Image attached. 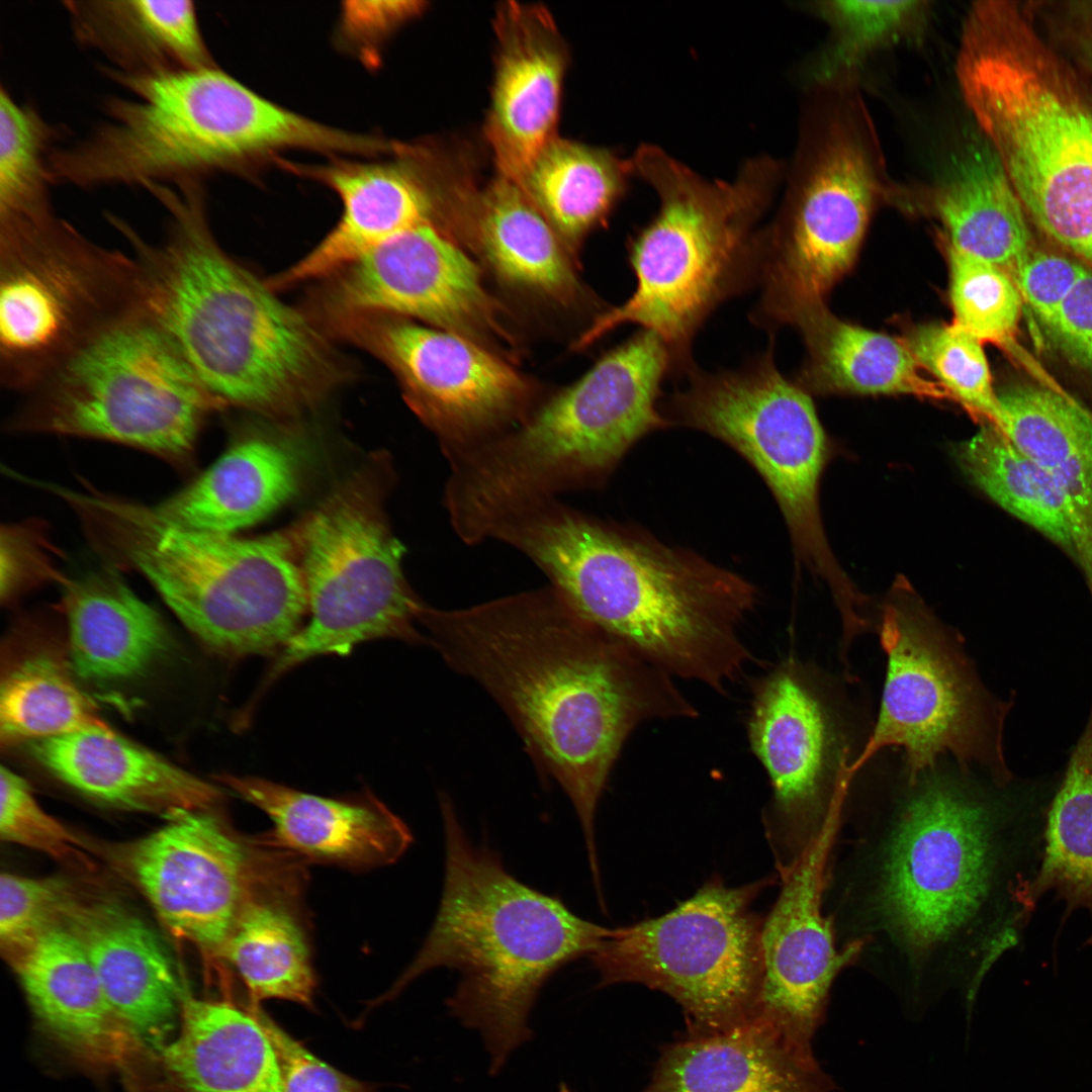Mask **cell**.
Listing matches in <instances>:
<instances>
[{
  "mask_svg": "<svg viewBox=\"0 0 1092 1092\" xmlns=\"http://www.w3.org/2000/svg\"><path fill=\"white\" fill-rule=\"evenodd\" d=\"M886 793L846 796L833 830L824 909L837 944L909 1005L954 991L971 1010L1024 939L1051 804L937 765Z\"/></svg>",
  "mask_w": 1092,
  "mask_h": 1092,
  "instance_id": "obj_1",
  "label": "cell"
},
{
  "mask_svg": "<svg viewBox=\"0 0 1092 1092\" xmlns=\"http://www.w3.org/2000/svg\"><path fill=\"white\" fill-rule=\"evenodd\" d=\"M420 622L447 665L490 694L568 796L597 868L596 811L627 738L646 721L698 716L673 676L551 585L462 609L426 606Z\"/></svg>",
  "mask_w": 1092,
  "mask_h": 1092,
  "instance_id": "obj_2",
  "label": "cell"
},
{
  "mask_svg": "<svg viewBox=\"0 0 1092 1092\" xmlns=\"http://www.w3.org/2000/svg\"><path fill=\"white\" fill-rule=\"evenodd\" d=\"M487 539L523 553L578 614L673 677L725 693L752 659L740 631L758 589L695 551L558 497L507 508Z\"/></svg>",
  "mask_w": 1092,
  "mask_h": 1092,
  "instance_id": "obj_3",
  "label": "cell"
},
{
  "mask_svg": "<svg viewBox=\"0 0 1092 1092\" xmlns=\"http://www.w3.org/2000/svg\"><path fill=\"white\" fill-rule=\"evenodd\" d=\"M168 213L161 243L121 218L142 277L144 304L222 405L284 415L314 400L338 374L322 334L230 258L208 225L200 181L156 184Z\"/></svg>",
  "mask_w": 1092,
  "mask_h": 1092,
  "instance_id": "obj_4",
  "label": "cell"
},
{
  "mask_svg": "<svg viewBox=\"0 0 1092 1092\" xmlns=\"http://www.w3.org/2000/svg\"><path fill=\"white\" fill-rule=\"evenodd\" d=\"M444 887L421 949L372 1008L435 968L459 973L450 1012L477 1030L496 1073L530 1037L528 1018L545 982L566 964L594 953L614 928L574 914L558 897L511 875L487 846L473 845L442 794Z\"/></svg>",
  "mask_w": 1092,
  "mask_h": 1092,
  "instance_id": "obj_5",
  "label": "cell"
},
{
  "mask_svg": "<svg viewBox=\"0 0 1092 1092\" xmlns=\"http://www.w3.org/2000/svg\"><path fill=\"white\" fill-rule=\"evenodd\" d=\"M74 514L107 566L143 575L210 650L266 653L300 629L307 596L299 526L252 539L199 531L96 488Z\"/></svg>",
  "mask_w": 1092,
  "mask_h": 1092,
  "instance_id": "obj_6",
  "label": "cell"
},
{
  "mask_svg": "<svg viewBox=\"0 0 1092 1092\" xmlns=\"http://www.w3.org/2000/svg\"><path fill=\"white\" fill-rule=\"evenodd\" d=\"M956 72L1027 217L1092 269V99L1076 75L1018 9L970 25Z\"/></svg>",
  "mask_w": 1092,
  "mask_h": 1092,
  "instance_id": "obj_7",
  "label": "cell"
},
{
  "mask_svg": "<svg viewBox=\"0 0 1092 1092\" xmlns=\"http://www.w3.org/2000/svg\"><path fill=\"white\" fill-rule=\"evenodd\" d=\"M629 172L654 188V219L632 240L637 278L631 297L602 313L580 335L583 349L623 324H638L668 348L673 368L693 366L691 342L724 300L758 282L760 229L783 168L763 156L743 164L730 182L703 178L656 146L643 145Z\"/></svg>",
  "mask_w": 1092,
  "mask_h": 1092,
  "instance_id": "obj_8",
  "label": "cell"
},
{
  "mask_svg": "<svg viewBox=\"0 0 1092 1092\" xmlns=\"http://www.w3.org/2000/svg\"><path fill=\"white\" fill-rule=\"evenodd\" d=\"M103 72L126 92L105 119L51 157L54 183L81 189L200 180L252 157L312 149L317 123L259 95L216 66L155 74Z\"/></svg>",
  "mask_w": 1092,
  "mask_h": 1092,
  "instance_id": "obj_9",
  "label": "cell"
},
{
  "mask_svg": "<svg viewBox=\"0 0 1092 1092\" xmlns=\"http://www.w3.org/2000/svg\"><path fill=\"white\" fill-rule=\"evenodd\" d=\"M670 352L643 330L518 427L458 455L454 493L475 515L602 485L643 437L670 426L658 403Z\"/></svg>",
  "mask_w": 1092,
  "mask_h": 1092,
  "instance_id": "obj_10",
  "label": "cell"
},
{
  "mask_svg": "<svg viewBox=\"0 0 1092 1092\" xmlns=\"http://www.w3.org/2000/svg\"><path fill=\"white\" fill-rule=\"evenodd\" d=\"M780 216L760 231L753 312L759 324H791L855 262L878 202L891 201L874 122L861 97L823 98L808 114Z\"/></svg>",
  "mask_w": 1092,
  "mask_h": 1092,
  "instance_id": "obj_11",
  "label": "cell"
},
{
  "mask_svg": "<svg viewBox=\"0 0 1092 1092\" xmlns=\"http://www.w3.org/2000/svg\"><path fill=\"white\" fill-rule=\"evenodd\" d=\"M24 395L10 432L109 441L176 466L190 462L203 422L223 406L145 306L96 334Z\"/></svg>",
  "mask_w": 1092,
  "mask_h": 1092,
  "instance_id": "obj_12",
  "label": "cell"
},
{
  "mask_svg": "<svg viewBox=\"0 0 1092 1092\" xmlns=\"http://www.w3.org/2000/svg\"><path fill=\"white\" fill-rule=\"evenodd\" d=\"M688 385L663 412L670 425L702 431L734 449L763 479L788 527L797 558L823 579L840 615L864 597L837 563L819 508L826 434L809 394L778 370L766 351L736 371H687Z\"/></svg>",
  "mask_w": 1092,
  "mask_h": 1092,
  "instance_id": "obj_13",
  "label": "cell"
},
{
  "mask_svg": "<svg viewBox=\"0 0 1092 1092\" xmlns=\"http://www.w3.org/2000/svg\"><path fill=\"white\" fill-rule=\"evenodd\" d=\"M144 306L139 263L57 214L0 223V380L26 393L106 327Z\"/></svg>",
  "mask_w": 1092,
  "mask_h": 1092,
  "instance_id": "obj_14",
  "label": "cell"
},
{
  "mask_svg": "<svg viewBox=\"0 0 1092 1092\" xmlns=\"http://www.w3.org/2000/svg\"><path fill=\"white\" fill-rule=\"evenodd\" d=\"M367 466L299 524L308 623L281 648L264 684L312 657L346 655L362 642H424L426 605L405 580L403 546L383 511L387 470Z\"/></svg>",
  "mask_w": 1092,
  "mask_h": 1092,
  "instance_id": "obj_15",
  "label": "cell"
},
{
  "mask_svg": "<svg viewBox=\"0 0 1092 1092\" xmlns=\"http://www.w3.org/2000/svg\"><path fill=\"white\" fill-rule=\"evenodd\" d=\"M879 627L887 657L881 708L849 767L851 782L881 749L899 747L906 778L950 755L962 769L979 765L994 782L1010 784L1002 748L1005 705L983 686L963 640L905 582L889 595Z\"/></svg>",
  "mask_w": 1092,
  "mask_h": 1092,
  "instance_id": "obj_16",
  "label": "cell"
},
{
  "mask_svg": "<svg viewBox=\"0 0 1092 1092\" xmlns=\"http://www.w3.org/2000/svg\"><path fill=\"white\" fill-rule=\"evenodd\" d=\"M767 878L728 887L716 877L669 912L614 932L589 956L600 986L637 983L681 1008L686 1035L751 1022L762 975L764 917L753 903Z\"/></svg>",
  "mask_w": 1092,
  "mask_h": 1092,
  "instance_id": "obj_17",
  "label": "cell"
},
{
  "mask_svg": "<svg viewBox=\"0 0 1092 1092\" xmlns=\"http://www.w3.org/2000/svg\"><path fill=\"white\" fill-rule=\"evenodd\" d=\"M747 734L771 787L765 826L781 874L839 815L854 759L817 672L794 658L753 686Z\"/></svg>",
  "mask_w": 1092,
  "mask_h": 1092,
  "instance_id": "obj_18",
  "label": "cell"
},
{
  "mask_svg": "<svg viewBox=\"0 0 1092 1092\" xmlns=\"http://www.w3.org/2000/svg\"><path fill=\"white\" fill-rule=\"evenodd\" d=\"M336 323L395 373L407 403L438 437L446 458L510 432L534 411L531 383L500 355L468 338L391 315Z\"/></svg>",
  "mask_w": 1092,
  "mask_h": 1092,
  "instance_id": "obj_19",
  "label": "cell"
},
{
  "mask_svg": "<svg viewBox=\"0 0 1092 1092\" xmlns=\"http://www.w3.org/2000/svg\"><path fill=\"white\" fill-rule=\"evenodd\" d=\"M215 809L179 812L138 839L93 845L174 938L209 960L221 959L262 877L259 856Z\"/></svg>",
  "mask_w": 1092,
  "mask_h": 1092,
  "instance_id": "obj_20",
  "label": "cell"
},
{
  "mask_svg": "<svg viewBox=\"0 0 1092 1092\" xmlns=\"http://www.w3.org/2000/svg\"><path fill=\"white\" fill-rule=\"evenodd\" d=\"M334 317L382 314L417 320L490 350L513 344L506 309L479 266L436 223L405 231L335 273Z\"/></svg>",
  "mask_w": 1092,
  "mask_h": 1092,
  "instance_id": "obj_21",
  "label": "cell"
},
{
  "mask_svg": "<svg viewBox=\"0 0 1092 1092\" xmlns=\"http://www.w3.org/2000/svg\"><path fill=\"white\" fill-rule=\"evenodd\" d=\"M834 818L787 871L761 930L762 983L751 1022L774 1033L791 1051L815 1061L813 1038L826 1019L838 975L856 951L840 948L824 909L826 863Z\"/></svg>",
  "mask_w": 1092,
  "mask_h": 1092,
  "instance_id": "obj_22",
  "label": "cell"
},
{
  "mask_svg": "<svg viewBox=\"0 0 1092 1092\" xmlns=\"http://www.w3.org/2000/svg\"><path fill=\"white\" fill-rule=\"evenodd\" d=\"M395 154L386 161L337 160L293 168L334 190L343 212L311 252L267 283L273 291L335 274L413 228L440 225L448 196L428 171L425 154L407 146H397Z\"/></svg>",
  "mask_w": 1092,
  "mask_h": 1092,
  "instance_id": "obj_23",
  "label": "cell"
},
{
  "mask_svg": "<svg viewBox=\"0 0 1092 1092\" xmlns=\"http://www.w3.org/2000/svg\"><path fill=\"white\" fill-rule=\"evenodd\" d=\"M495 32L498 53L485 134L498 175L519 183L555 138L566 53L541 6L504 4Z\"/></svg>",
  "mask_w": 1092,
  "mask_h": 1092,
  "instance_id": "obj_24",
  "label": "cell"
},
{
  "mask_svg": "<svg viewBox=\"0 0 1092 1092\" xmlns=\"http://www.w3.org/2000/svg\"><path fill=\"white\" fill-rule=\"evenodd\" d=\"M62 927L85 949L113 1008L145 1048L160 1052L180 1015L182 990L154 931L112 899L86 891Z\"/></svg>",
  "mask_w": 1092,
  "mask_h": 1092,
  "instance_id": "obj_25",
  "label": "cell"
},
{
  "mask_svg": "<svg viewBox=\"0 0 1092 1092\" xmlns=\"http://www.w3.org/2000/svg\"><path fill=\"white\" fill-rule=\"evenodd\" d=\"M41 1029L75 1059L126 1068L143 1043L108 1000L77 937L65 927L41 935L8 964Z\"/></svg>",
  "mask_w": 1092,
  "mask_h": 1092,
  "instance_id": "obj_26",
  "label": "cell"
},
{
  "mask_svg": "<svg viewBox=\"0 0 1092 1092\" xmlns=\"http://www.w3.org/2000/svg\"><path fill=\"white\" fill-rule=\"evenodd\" d=\"M35 761L97 803L157 814L216 808L221 791L111 728L29 742Z\"/></svg>",
  "mask_w": 1092,
  "mask_h": 1092,
  "instance_id": "obj_27",
  "label": "cell"
},
{
  "mask_svg": "<svg viewBox=\"0 0 1092 1092\" xmlns=\"http://www.w3.org/2000/svg\"><path fill=\"white\" fill-rule=\"evenodd\" d=\"M893 201L931 216L947 245L1009 274L1031 250L1027 215L999 157L977 126L934 181L898 184Z\"/></svg>",
  "mask_w": 1092,
  "mask_h": 1092,
  "instance_id": "obj_28",
  "label": "cell"
},
{
  "mask_svg": "<svg viewBox=\"0 0 1092 1092\" xmlns=\"http://www.w3.org/2000/svg\"><path fill=\"white\" fill-rule=\"evenodd\" d=\"M261 809L277 844L306 858L366 868L395 861L413 841L404 822L381 802L321 797L254 777L218 778Z\"/></svg>",
  "mask_w": 1092,
  "mask_h": 1092,
  "instance_id": "obj_29",
  "label": "cell"
},
{
  "mask_svg": "<svg viewBox=\"0 0 1092 1092\" xmlns=\"http://www.w3.org/2000/svg\"><path fill=\"white\" fill-rule=\"evenodd\" d=\"M458 209L454 224L503 283L564 306L581 297L564 244L517 182L498 175Z\"/></svg>",
  "mask_w": 1092,
  "mask_h": 1092,
  "instance_id": "obj_30",
  "label": "cell"
},
{
  "mask_svg": "<svg viewBox=\"0 0 1092 1092\" xmlns=\"http://www.w3.org/2000/svg\"><path fill=\"white\" fill-rule=\"evenodd\" d=\"M68 655L76 676L95 684L133 679L167 654L161 615L114 568L63 579Z\"/></svg>",
  "mask_w": 1092,
  "mask_h": 1092,
  "instance_id": "obj_31",
  "label": "cell"
},
{
  "mask_svg": "<svg viewBox=\"0 0 1092 1092\" xmlns=\"http://www.w3.org/2000/svg\"><path fill=\"white\" fill-rule=\"evenodd\" d=\"M818 1061H807L765 1027L747 1024L666 1044L641 1092H835Z\"/></svg>",
  "mask_w": 1092,
  "mask_h": 1092,
  "instance_id": "obj_32",
  "label": "cell"
},
{
  "mask_svg": "<svg viewBox=\"0 0 1092 1092\" xmlns=\"http://www.w3.org/2000/svg\"><path fill=\"white\" fill-rule=\"evenodd\" d=\"M1002 433L1053 478L1074 558L1092 592V417L1055 388L1019 383L997 390Z\"/></svg>",
  "mask_w": 1092,
  "mask_h": 1092,
  "instance_id": "obj_33",
  "label": "cell"
},
{
  "mask_svg": "<svg viewBox=\"0 0 1092 1092\" xmlns=\"http://www.w3.org/2000/svg\"><path fill=\"white\" fill-rule=\"evenodd\" d=\"M304 458L293 442L254 436L234 444L191 483L155 505L181 527L234 534L268 517L298 491Z\"/></svg>",
  "mask_w": 1092,
  "mask_h": 1092,
  "instance_id": "obj_34",
  "label": "cell"
},
{
  "mask_svg": "<svg viewBox=\"0 0 1092 1092\" xmlns=\"http://www.w3.org/2000/svg\"><path fill=\"white\" fill-rule=\"evenodd\" d=\"M179 1019L160 1052L184 1092H282L274 1048L247 1006L183 994Z\"/></svg>",
  "mask_w": 1092,
  "mask_h": 1092,
  "instance_id": "obj_35",
  "label": "cell"
},
{
  "mask_svg": "<svg viewBox=\"0 0 1092 1092\" xmlns=\"http://www.w3.org/2000/svg\"><path fill=\"white\" fill-rule=\"evenodd\" d=\"M75 38L123 74L215 66L190 0L64 2Z\"/></svg>",
  "mask_w": 1092,
  "mask_h": 1092,
  "instance_id": "obj_36",
  "label": "cell"
},
{
  "mask_svg": "<svg viewBox=\"0 0 1092 1092\" xmlns=\"http://www.w3.org/2000/svg\"><path fill=\"white\" fill-rule=\"evenodd\" d=\"M791 324L801 331L809 352L803 381L816 391L951 398L937 381L922 375L904 342L843 322L824 303L803 310Z\"/></svg>",
  "mask_w": 1092,
  "mask_h": 1092,
  "instance_id": "obj_37",
  "label": "cell"
},
{
  "mask_svg": "<svg viewBox=\"0 0 1092 1092\" xmlns=\"http://www.w3.org/2000/svg\"><path fill=\"white\" fill-rule=\"evenodd\" d=\"M627 162L606 150L554 138L520 182L530 200L573 250L622 195Z\"/></svg>",
  "mask_w": 1092,
  "mask_h": 1092,
  "instance_id": "obj_38",
  "label": "cell"
},
{
  "mask_svg": "<svg viewBox=\"0 0 1092 1092\" xmlns=\"http://www.w3.org/2000/svg\"><path fill=\"white\" fill-rule=\"evenodd\" d=\"M1049 892L1065 903L1066 914H1089L1092 942V708L1048 812L1043 856L1030 897L1037 904Z\"/></svg>",
  "mask_w": 1092,
  "mask_h": 1092,
  "instance_id": "obj_39",
  "label": "cell"
},
{
  "mask_svg": "<svg viewBox=\"0 0 1092 1092\" xmlns=\"http://www.w3.org/2000/svg\"><path fill=\"white\" fill-rule=\"evenodd\" d=\"M221 959L240 975L252 1002L287 1000L313 1006L316 987L308 945L294 915L261 895L243 909Z\"/></svg>",
  "mask_w": 1092,
  "mask_h": 1092,
  "instance_id": "obj_40",
  "label": "cell"
},
{
  "mask_svg": "<svg viewBox=\"0 0 1092 1092\" xmlns=\"http://www.w3.org/2000/svg\"><path fill=\"white\" fill-rule=\"evenodd\" d=\"M75 676L68 658L46 650L11 664L0 687L2 745L110 728Z\"/></svg>",
  "mask_w": 1092,
  "mask_h": 1092,
  "instance_id": "obj_41",
  "label": "cell"
},
{
  "mask_svg": "<svg viewBox=\"0 0 1092 1092\" xmlns=\"http://www.w3.org/2000/svg\"><path fill=\"white\" fill-rule=\"evenodd\" d=\"M953 454L974 485L1074 557L1064 504L1053 478L1007 436L984 424L971 439L954 446Z\"/></svg>",
  "mask_w": 1092,
  "mask_h": 1092,
  "instance_id": "obj_42",
  "label": "cell"
},
{
  "mask_svg": "<svg viewBox=\"0 0 1092 1092\" xmlns=\"http://www.w3.org/2000/svg\"><path fill=\"white\" fill-rule=\"evenodd\" d=\"M927 1H819L810 10L829 28L816 59L814 86L855 85L859 70L883 50L918 38L929 16Z\"/></svg>",
  "mask_w": 1092,
  "mask_h": 1092,
  "instance_id": "obj_43",
  "label": "cell"
},
{
  "mask_svg": "<svg viewBox=\"0 0 1092 1092\" xmlns=\"http://www.w3.org/2000/svg\"><path fill=\"white\" fill-rule=\"evenodd\" d=\"M65 129L0 88V222L55 214L51 157Z\"/></svg>",
  "mask_w": 1092,
  "mask_h": 1092,
  "instance_id": "obj_44",
  "label": "cell"
},
{
  "mask_svg": "<svg viewBox=\"0 0 1092 1092\" xmlns=\"http://www.w3.org/2000/svg\"><path fill=\"white\" fill-rule=\"evenodd\" d=\"M903 342L951 398L1002 432L1003 414L978 339L954 323H931L911 329Z\"/></svg>",
  "mask_w": 1092,
  "mask_h": 1092,
  "instance_id": "obj_45",
  "label": "cell"
},
{
  "mask_svg": "<svg viewBox=\"0 0 1092 1092\" xmlns=\"http://www.w3.org/2000/svg\"><path fill=\"white\" fill-rule=\"evenodd\" d=\"M953 323L981 343L1011 346L1022 297L1004 269L947 245Z\"/></svg>",
  "mask_w": 1092,
  "mask_h": 1092,
  "instance_id": "obj_46",
  "label": "cell"
},
{
  "mask_svg": "<svg viewBox=\"0 0 1092 1092\" xmlns=\"http://www.w3.org/2000/svg\"><path fill=\"white\" fill-rule=\"evenodd\" d=\"M86 890L65 877H0V950L9 964L41 935L63 925Z\"/></svg>",
  "mask_w": 1092,
  "mask_h": 1092,
  "instance_id": "obj_47",
  "label": "cell"
},
{
  "mask_svg": "<svg viewBox=\"0 0 1092 1092\" xmlns=\"http://www.w3.org/2000/svg\"><path fill=\"white\" fill-rule=\"evenodd\" d=\"M0 837L41 852L73 869L91 871L92 843L83 839L36 801L25 780L10 768L0 771Z\"/></svg>",
  "mask_w": 1092,
  "mask_h": 1092,
  "instance_id": "obj_48",
  "label": "cell"
},
{
  "mask_svg": "<svg viewBox=\"0 0 1092 1092\" xmlns=\"http://www.w3.org/2000/svg\"><path fill=\"white\" fill-rule=\"evenodd\" d=\"M247 1007L269 1037L280 1070L282 1092H375L373 1085L330 1066L309 1052L260 1006Z\"/></svg>",
  "mask_w": 1092,
  "mask_h": 1092,
  "instance_id": "obj_49",
  "label": "cell"
},
{
  "mask_svg": "<svg viewBox=\"0 0 1092 1092\" xmlns=\"http://www.w3.org/2000/svg\"><path fill=\"white\" fill-rule=\"evenodd\" d=\"M1084 269V264L1068 257L1029 250L1010 276L1048 332Z\"/></svg>",
  "mask_w": 1092,
  "mask_h": 1092,
  "instance_id": "obj_50",
  "label": "cell"
},
{
  "mask_svg": "<svg viewBox=\"0 0 1092 1092\" xmlns=\"http://www.w3.org/2000/svg\"><path fill=\"white\" fill-rule=\"evenodd\" d=\"M1048 334L1071 361L1092 375V269L1085 266Z\"/></svg>",
  "mask_w": 1092,
  "mask_h": 1092,
  "instance_id": "obj_51",
  "label": "cell"
},
{
  "mask_svg": "<svg viewBox=\"0 0 1092 1092\" xmlns=\"http://www.w3.org/2000/svg\"><path fill=\"white\" fill-rule=\"evenodd\" d=\"M421 9L422 2L416 1L346 2L342 28L353 39L362 42L374 40Z\"/></svg>",
  "mask_w": 1092,
  "mask_h": 1092,
  "instance_id": "obj_52",
  "label": "cell"
}]
</instances>
